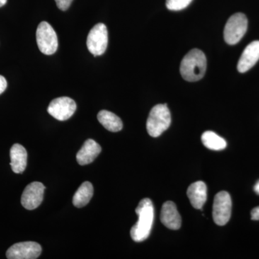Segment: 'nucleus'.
Masks as SVG:
<instances>
[{"mask_svg":"<svg viewBox=\"0 0 259 259\" xmlns=\"http://www.w3.org/2000/svg\"><path fill=\"white\" fill-rule=\"evenodd\" d=\"M139 220L131 230V236L134 241L142 242L147 239L152 229L154 220V207L152 201L143 199L136 209Z\"/></svg>","mask_w":259,"mask_h":259,"instance_id":"f257e3e1","label":"nucleus"},{"mask_svg":"<svg viewBox=\"0 0 259 259\" xmlns=\"http://www.w3.org/2000/svg\"><path fill=\"white\" fill-rule=\"evenodd\" d=\"M207 69V59L202 51L192 49L182 59L180 73L187 81H197L203 78Z\"/></svg>","mask_w":259,"mask_h":259,"instance_id":"f03ea898","label":"nucleus"},{"mask_svg":"<svg viewBox=\"0 0 259 259\" xmlns=\"http://www.w3.org/2000/svg\"><path fill=\"white\" fill-rule=\"evenodd\" d=\"M171 122V113L166 104L156 105L150 112L146 122L148 134L151 137H158L169 127Z\"/></svg>","mask_w":259,"mask_h":259,"instance_id":"7ed1b4c3","label":"nucleus"},{"mask_svg":"<svg viewBox=\"0 0 259 259\" xmlns=\"http://www.w3.org/2000/svg\"><path fill=\"white\" fill-rule=\"evenodd\" d=\"M248 28V19L243 13H238L228 19L224 29V39L229 45L238 44L244 36Z\"/></svg>","mask_w":259,"mask_h":259,"instance_id":"20e7f679","label":"nucleus"},{"mask_svg":"<svg viewBox=\"0 0 259 259\" xmlns=\"http://www.w3.org/2000/svg\"><path fill=\"white\" fill-rule=\"evenodd\" d=\"M36 40L39 50L45 55H53L58 49V37L50 24L41 22L36 31Z\"/></svg>","mask_w":259,"mask_h":259,"instance_id":"39448f33","label":"nucleus"},{"mask_svg":"<svg viewBox=\"0 0 259 259\" xmlns=\"http://www.w3.org/2000/svg\"><path fill=\"white\" fill-rule=\"evenodd\" d=\"M108 45V32L103 23L95 25L89 33L87 46L94 56H101L106 51Z\"/></svg>","mask_w":259,"mask_h":259,"instance_id":"423d86ee","label":"nucleus"},{"mask_svg":"<svg viewBox=\"0 0 259 259\" xmlns=\"http://www.w3.org/2000/svg\"><path fill=\"white\" fill-rule=\"evenodd\" d=\"M232 200L231 195L225 191L218 192L214 197L212 207V218L214 222L223 226L231 219Z\"/></svg>","mask_w":259,"mask_h":259,"instance_id":"0eeeda50","label":"nucleus"},{"mask_svg":"<svg viewBox=\"0 0 259 259\" xmlns=\"http://www.w3.org/2000/svg\"><path fill=\"white\" fill-rule=\"evenodd\" d=\"M76 110V104L72 99L61 97L54 99L48 107V112L56 120H69Z\"/></svg>","mask_w":259,"mask_h":259,"instance_id":"6e6552de","label":"nucleus"},{"mask_svg":"<svg viewBox=\"0 0 259 259\" xmlns=\"http://www.w3.org/2000/svg\"><path fill=\"white\" fill-rule=\"evenodd\" d=\"M41 251V246L35 242H21L12 245L6 255L8 259H35L40 256Z\"/></svg>","mask_w":259,"mask_h":259,"instance_id":"1a4fd4ad","label":"nucleus"},{"mask_svg":"<svg viewBox=\"0 0 259 259\" xmlns=\"http://www.w3.org/2000/svg\"><path fill=\"white\" fill-rule=\"evenodd\" d=\"M45 189V186L38 182H32L27 186L22 194V205L29 210L36 209L42 203Z\"/></svg>","mask_w":259,"mask_h":259,"instance_id":"9d476101","label":"nucleus"},{"mask_svg":"<svg viewBox=\"0 0 259 259\" xmlns=\"http://www.w3.org/2000/svg\"><path fill=\"white\" fill-rule=\"evenodd\" d=\"M259 60V40H255L247 46L238 63V71L245 73L249 71Z\"/></svg>","mask_w":259,"mask_h":259,"instance_id":"9b49d317","label":"nucleus"},{"mask_svg":"<svg viewBox=\"0 0 259 259\" xmlns=\"http://www.w3.org/2000/svg\"><path fill=\"white\" fill-rule=\"evenodd\" d=\"M161 221L166 228L171 230L180 229L182 226V218L176 204L171 201L165 202L162 206Z\"/></svg>","mask_w":259,"mask_h":259,"instance_id":"f8f14e48","label":"nucleus"},{"mask_svg":"<svg viewBox=\"0 0 259 259\" xmlns=\"http://www.w3.org/2000/svg\"><path fill=\"white\" fill-rule=\"evenodd\" d=\"M187 196L194 208L202 209L207 198V187L202 181L194 182L189 187Z\"/></svg>","mask_w":259,"mask_h":259,"instance_id":"ddd939ff","label":"nucleus"},{"mask_svg":"<svg viewBox=\"0 0 259 259\" xmlns=\"http://www.w3.org/2000/svg\"><path fill=\"white\" fill-rule=\"evenodd\" d=\"M102 148L96 141L88 139L76 154V161L81 166L90 164L101 153Z\"/></svg>","mask_w":259,"mask_h":259,"instance_id":"4468645a","label":"nucleus"},{"mask_svg":"<svg viewBox=\"0 0 259 259\" xmlns=\"http://www.w3.org/2000/svg\"><path fill=\"white\" fill-rule=\"evenodd\" d=\"M10 166L15 174H22L25 171L28 161L26 149L20 144H16L10 149Z\"/></svg>","mask_w":259,"mask_h":259,"instance_id":"2eb2a0df","label":"nucleus"},{"mask_svg":"<svg viewBox=\"0 0 259 259\" xmlns=\"http://www.w3.org/2000/svg\"><path fill=\"white\" fill-rule=\"evenodd\" d=\"M99 122L107 131L111 132H118L122 129V122L118 116L107 110H101L97 115Z\"/></svg>","mask_w":259,"mask_h":259,"instance_id":"dca6fc26","label":"nucleus"},{"mask_svg":"<svg viewBox=\"0 0 259 259\" xmlns=\"http://www.w3.org/2000/svg\"><path fill=\"white\" fill-rule=\"evenodd\" d=\"M93 193V185L89 182H83L74 194L73 197V204L78 208L84 207L91 200Z\"/></svg>","mask_w":259,"mask_h":259,"instance_id":"f3484780","label":"nucleus"},{"mask_svg":"<svg viewBox=\"0 0 259 259\" xmlns=\"http://www.w3.org/2000/svg\"><path fill=\"white\" fill-rule=\"evenodd\" d=\"M201 139L204 146L212 151H222L227 146L226 140L212 131L204 132Z\"/></svg>","mask_w":259,"mask_h":259,"instance_id":"a211bd4d","label":"nucleus"},{"mask_svg":"<svg viewBox=\"0 0 259 259\" xmlns=\"http://www.w3.org/2000/svg\"><path fill=\"white\" fill-rule=\"evenodd\" d=\"M192 0H166V7L168 10L179 11L185 9L190 5Z\"/></svg>","mask_w":259,"mask_h":259,"instance_id":"6ab92c4d","label":"nucleus"},{"mask_svg":"<svg viewBox=\"0 0 259 259\" xmlns=\"http://www.w3.org/2000/svg\"><path fill=\"white\" fill-rule=\"evenodd\" d=\"M56 5L62 11H66L69 9L70 5L72 3L73 0H55Z\"/></svg>","mask_w":259,"mask_h":259,"instance_id":"aec40b11","label":"nucleus"},{"mask_svg":"<svg viewBox=\"0 0 259 259\" xmlns=\"http://www.w3.org/2000/svg\"><path fill=\"white\" fill-rule=\"evenodd\" d=\"M7 87H8V83H7L6 79L4 76L0 75V95L4 93Z\"/></svg>","mask_w":259,"mask_h":259,"instance_id":"412c9836","label":"nucleus"},{"mask_svg":"<svg viewBox=\"0 0 259 259\" xmlns=\"http://www.w3.org/2000/svg\"><path fill=\"white\" fill-rule=\"evenodd\" d=\"M251 220L252 221H259V206L252 209Z\"/></svg>","mask_w":259,"mask_h":259,"instance_id":"4be33fe9","label":"nucleus"},{"mask_svg":"<svg viewBox=\"0 0 259 259\" xmlns=\"http://www.w3.org/2000/svg\"><path fill=\"white\" fill-rule=\"evenodd\" d=\"M253 190H254L255 193L259 194V180L255 184Z\"/></svg>","mask_w":259,"mask_h":259,"instance_id":"5701e85b","label":"nucleus"},{"mask_svg":"<svg viewBox=\"0 0 259 259\" xmlns=\"http://www.w3.org/2000/svg\"><path fill=\"white\" fill-rule=\"evenodd\" d=\"M7 3V0H0V8L4 6L5 4Z\"/></svg>","mask_w":259,"mask_h":259,"instance_id":"b1692460","label":"nucleus"}]
</instances>
